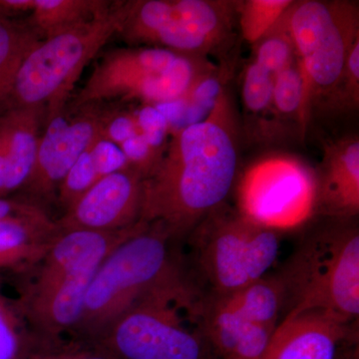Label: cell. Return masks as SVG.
Returning a JSON list of instances; mask_svg holds the SVG:
<instances>
[{"label": "cell", "instance_id": "cell-1", "mask_svg": "<svg viewBox=\"0 0 359 359\" xmlns=\"http://www.w3.org/2000/svg\"><path fill=\"white\" fill-rule=\"evenodd\" d=\"M238 132L223 88L205 118L175 132L143 180L140 221L159 224L177 241L224 205L237 178Z\"/></svg>", "mask_w": 359, "mask_h": 359}, {"label": "cell", "instance_id": "cell-2", "mask_svg": "<svg viewBox=\"0 0 359 359\" xmlns=\"http://www.w3.org/2000/svg\"><path fill=\"white\" fill-rule=\"evenodd\" d=\"M283 313L327 311L351 323L359 314V230L330 219L304 235L280 273Z\"/></svg>", "mask_w": 359, "mask_h": 359}, {"label": "cell", "instance_id": "cell-3", "mask_svg": "<svg viewBox=\"0 0 359 359\" xmlns=\"http://www.w3.org/2000/svg\"><path fill=\"white\" fill-rule=\"evenodd\" d=\"M174 241L163 226L146 223L122 243L92 278L78 330L99 337L139 302L190 280Z\"/></svg>", "mask_w": 359, "mask_h": 359}, {"label": "cell", "instance_id": "cell-4", "mask_svg": "<svg viewBox=\"0 0 359 359\" xmlns=\"http://www.w3.org/2000/svg\"><path fill=\"white\" fill-rule=\"evenodd\" d=\"M214 68L207 58L158 47L114 49L97 61L88 79L66 107L138 101L159 105L185 98Z\"/></svg>", "mask_w": 359, "mask_h": 359}, {"label": "cell", "instance_id": "cell-5", "mask_svg": "<svg viewBox=\"0 0 359 359\" xmlns=\"http://www.w3.org/2000/svg\"><path fill=\"white\" fill-rule=\"evenodd\" d=\"M280 23L294 45L304 82L302 127L316 104L327 107L344 78L349 54L359 40L358 2L292 1Z\"/></svg>", "mask_w": 359, "mask_h": 359}, {"label": "cell", "instance_id": "cell-6", "mask_svg": "<svg viewBox=\"0 0 359 359\" xmlns=\"http://www.w3.org/2000/svg\"><path fill=\"white\" fill-rule=\"evenodd\" d=\"M190 276L204 294L224 295L266 276L280 250V233L257 224L224 203L188 236Z\"/></svg>", "mask_w": 359, "mask_h": 359}, {"label": "cell", "instance_id": "cell-7", "mask_svg": "<svg viewBox=\"0 0 359 359\" xmlns=\"http://www.w3.org/2000/svg\"><path fill=\"white\" fill-rule=\"evenodd\" d=\"M123 18L122 1L90 20L44 37L23 61L6 109L42 107L45 121L65 109L82 71L114 35Z\"/></svg>", "mask_w": 359, "mask_h": 359}, {"label": "cell", "instance_id": "cell-8", "mask_svg": "<svg viewBox=\"0 0 359 359\" xmlns=\"http://www.w3.org/2000/svg\"><path fill=\"white\" fill-rule=\"evenodd\" d=\"M202 295L191 283L150 295L123 313L98 339L121 359H218L199 323Z\"/></svg>", "mask_w": 359, "mask_h": 359}, {"label": "cell", "instance_id": "cell-9", "mask_svg": "<svg viewBox=\"0 0 359 359\" xmlns=\"http://www.w3.org/2000/svg\"><path fill=\"white\" fill-rule=\"evenodd\" d=\"M238 1L131 0L122 1L118 34L131 47H158L207 58L230 43Z\"/></svg>", "mask_w": 359, "mask_h": 359}, {"label": "cell", "instance_id": "cell-10", "mask_svg": "<svg viewBox=\"0 0 359 359\" xmlns=\"http://www.w3.org/2000/svg\"><path fill=\"white\" fill-rule=\"evenodd\" d=\"M238 211L278 231L316 214V177L299 161L273 157L250 167L238 186Z\"/></svg>", "mask_w": 359, "mask_h": 359}, {"label": "cell", "instance_id": "cell-11", "mask_svg": "<svg viewBox=\"0 0 359 359\" xmlns=\"http://www.w3.org/2000/svg\"><path fill=\"white\" fill-rule=\"evenodd\" d=\"M107 104H90L76 109L65 107L45 121L36 161L23 186L37 200H51L76 161L103 138Z\"/></svg>", "mask_w": 359, "mask_h": 359}, {"label": "cell", "instance_id": "cell-12", "mask_svg": "<svg viewBox=\"0 0 359 359\" xmlns=\"http://www.w3.org/2000/svg\"><path fill=\"white\" fill-rule=\"evenodd\" d=\"M143 176L128 166L99 180L55 222L59 231H115L140 221Z\"/></svg>", "mask_w": 359, "mask_h": 359}, {"label": "cell", "instance_id": "cell-13", "mask_svg": "<svg viewBox=\"0 0 359 359\" xmlns=\"http://www.w3.org/2000/svg\"><path fill=\"white\" fill-rule=\"evenodd\" d=\"M200 330L219 359H262L276 328L221 297L203 294Z\"/></svg>", "mask_w": 359, "mask_h": 359}, {"label": "cell", "instance_id": "cell-14", "mask_svg": "<svg viewBox=\"0 0 359 359\" xmlns=\"http://www.w3.org/2000/svg\"><path fill=\"white\" fill-rule=\"evenodd\" d=\"M353 332L351 323L327 311L287 314L262 359H337L339 346Z\"/></svg>", "mask_w": 359, "mask_h": 359}, {"label": "cell", "instance_id": "cell-15", "mask_svg": "<svg viewBox=\"0 0 359 359\" xmlns=\"http://www.w3.org/2000/svg\"><path fill=\"white\" fill-rule=\"evenodd\" d=\"M316 177V214L354 219L359 212V140L348 136L325 146Z\"/></svg>", "mask_w": 359, "mask_h": 359}, {"label": "cell", "instance_id": "cell-16", "mask_svg": "<svg viewBox=\"0 0 359 359\" xmlns=\"http://www.w3.org/2000/svg\"><path fill=\"white\" fill-rule=\"evenodd\" d=\"M45 114L42 107H13L0 113L6 146V198L22 189L32 174Z\"/></svg>", "mask_w": 359, "mask_h": 359}, {"label": "cell", "instance_id": "cell-17", "mask_svg": "<svg viewBox=\"0 0 359 359\" xmlns=\"http://www.w3.org/2000/svg\"><path fill=\"white\" fill-rule=\"evenodd\" d=\"M100 266L85 269L47 289L32 292L27 309L34 325L49 334L76 327L87 290Z\"/></svg>", "mask_w": 359, "mask_h": 359}, {"label": "cell", "instance_id": "cell-18", "mask_svg": "<svg viewBox=\"0 0 359 359\" xmlns=\"http://www.w3.org/2000/svg\"><path fill=\"white\" fill-rule=\"evenodd\" d=\"M55 222L43 210L0 219V269L42 261L58 236Z\"/></svg>", "mask_w": 359, "mask_h": 359}, {"label": "cell", "instance_id": "cell-19", "mask_svg": "<svg viewBox=\"0 0 359 359\" xmlns=\"http://www.w3.org/2000/svg\"><path fill=\"white\" fill-rule=\"evenodd\" d=\"M42 39L28 21L0 15V108L8 102L23 61Z\"/></svg>", "mask_w": 359, "mask_h": 359}, {"label": "cell", "instance_id": "cell-20", "mask_svg": "<svg viewBox=\"0 0 359 359\" xmlns=\"http://www.w3.org/2000/svg\"><path fill=\"white\" fill-rule=\"evenodd\" d=\"M104 0H35L28 22L46 37L109 8Z\"/></svg>", "mask_w": 359, "mask_h": 359}, {"label": "cell", "instance_id": "cell-21", "mask_svg": "<svg viewBox=\"0 0 359 359\" xmlns=\"http://www.w3.org/2000/svg\"><path fill=\"white\" fill-rule=\"evenodd\" d=\"M292 0L238 1L237 26L248 43L256 44L276 25Z\"/></svg>", "mask_w": 359, "mask_h": 359}, {"label": "cell", "instance_id": "cell-22", "mask_svg": "<svg viewBox=\"0 0 359 359\" xmlns=\"http://www.w3.org/2000/svg\"><path fill=\"white\" fill-rule=\"evenodd\" d=\"M304 82L297 59L275 76L271 114L282 116L285 119L297 120L302 127Z\"/></svg>", "mask_w": 359, "mask_h": 359}, {"label": "cell", "instance_id": "cell-23", "mask_svg": "<svg viewBox=\"0 0 359 359\" xmlns=\"http://www.w3.org/2000/svg\"><path fill=\"white\" fill-rule=\"evenodd\" d=\"M252 48V60L273 76L295 62L294 45L280 20Z\"/></svg>", "mask_w": 359, "mask_h": 359}, {"label": "cell", "instance_id": "cell-24", "mask_svg": "<svg viewBox=\"0 0 359 359\" xmlns=\"http://www.w3.org/2000/svg\"><path fill=\"white\" fill-rule=\"evenodd\" d=\"M275 76L250 61L243 76L242 98L244 107L250 115L271 114Z\"/></svg>", "mask_w": 359, "mask_h": 359}, {"label": "cell", "instance_id": "cell-25", "mask_svg": "<svg viewBox=\"0 0 359 359\" xmlns=\"http://www.w3.org/2000/svg\"><path fill=\"white\" fill-rule=\"evenodd\" d=\"M359 103V40L349 54L346 72L337 93L328 103L330 109H356Z\"/></svg>", "mask_w": 359, "mask_h": 359}, {"label": "cell", "instance_id": "cell-26", "mask_svg": "<svg viewBox=\"0 0 359 359\" xmlns=\"http://www.w3.org/2000/svg\"><path fill=\"white\" fill-rule=\"evenodd\" d=\"M106 104L103 139L120 146L123 142L140 133L135 112L119 107L116 102Z\"/></svg>", "mask_w": 359, "mask_h": 359}, {"label": "cell", "instance_id": "cell-27", "mask_svg": "<svg viewBox=\"0 0 359 359\" xmlns=\"http://www.w3.org/2000/svg\"><path fill=\"white\" fill-rule=\"evenodd\" d=\"M135 115L140 133L151 147L162 154L170 130L166 117L154 105H144L141 109L135 111Z\"/></svg>", "mask_w": 359, "mask_h": 359}, {"label": "cell", "instance_id": "cell-28", "mask_svg": "<svg viewBox=\"0 0 359 359\" xmlns=\"http://www.w3.org/2000/svg\"><path fill=\"white\" fill-rule=\"evenodd\" d=\"M18 351V323L0 299V359H14Z\"/></svg>", "mask_w": 359, "mask_h": 359}, {"label": "cell", "instance_id": "cell-29", "mask_svg": "<svg viewBox=\"0 0 359 359\" xmlns=\"http://www.w3.org/2000/svg\"><path fill=\"white\" fill-rule=\"evenodd\" d=\"M41 210L39 205L30 201H20L0 198V219L25 216Z\"/></svg>", "mask_w": 359, "mask_h": 359}, {"label": "cell", "instance_id": "cell-30", "mask_svg": "<svg viewBox=\"0 0 359 359\" xmlns=\"http://www.w3.org/2000/svg\"><path fill=\"white\" fill-rule=\"evenodd\" d=\"M75 359H108L107 358H105V356H101V355H87V356H82V358H78Z\"/></svg>", "mask_w": 359, "mask_h": 359}]
</instances>
